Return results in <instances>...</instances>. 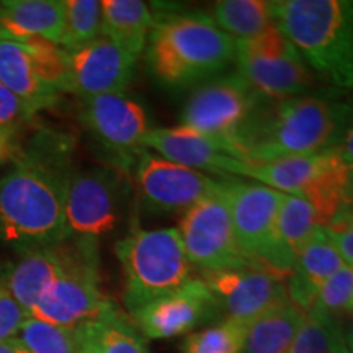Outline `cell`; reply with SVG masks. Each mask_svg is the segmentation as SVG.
I'll use <instances>...</instances> for the list:
<instances>
[{
  "label": "cell",
  "mask_w": 353,
  "mask_h": 353,
  "mask_svg": "<svg viewBox=\"0 0 353 353\" xmlns=\"http://www.w3.org/2000/svg\"><path fill=\"white\" fill-rule=\"evenodd\" d=\"M353 298V267L345 265L322 285L314 303L316 307L335 316L347 309Z\"/></svg>",
  "instance_id": "obj_32"
},
{
  "label": "cell",
  "mask_w": 353,
  "mask_h": 353,
  "mask_svg": "<svg viewBox=\"0 0 353 353\" xmlns=\"http://www.w3.org/2000/svg\"><path fill=\"white\" fill-rule=\"evenodd\" d=\"M348 190H350V198H353V169H350V175H348Z\"/></svg>",
  "instance_id": "obj_40"
},
{
  "label": "cell",
  "mask_w": 353,
  "mask_h": 353,
  "mask_svg": "<svg viewBox=\"0 0 353 353\" xmlns=\"http://www.w3.org/2000/svg\"><path fill=\"white\" fill-rule=\"evenodd\" d=\"M245 164V162H244ZM350 169L337 148L309 156L280 157L275 161L245 164L244 179H252L285 195L301 196L321 214L327 226L350 198Z\"/></svg>",
  "instance_id": "obj_7"
},
{
  "label": "cell",
  "mask_w": 353,
  "mask_h": 353,
  "mask_svg": "<svg viewBox=\"0 0 353 353\" xmlns=\"http://www.w3.org/2000/svg\"><path fill=\"white\" fill-rule=\"evenodd\" d=\"M226 193L234 234L245 257L280 280H288L293 267L276 247L275 228L285 193L262 183L242 182L229 176Z\"/></svg>",
  "instance_id": "obj_9"
},
{
  "label": "cell",
  "mask_w": 353,
  "mask_h": 353,
  "mask_svg": "<svg viewBox=\"0 0 353 353\" xmlns=\"http://www.w3.org/2000/svg\"><path fill=\"white\" fill-rule=\"evenodd\" d=\"M30 316L0 281V342L17 337Z\"/></svg>",
  "instance_id": "obj_35"
},
{
  "label": "cell",
  "mask_w": 353,
  "mask_h": 353,
  "mask_svg": "<svg viewBox=\"0 0 353 353\" xmlns=\"http://www.w3.org/2000/svg\"><path fill=\"white\" fill-rule=\"evenodd\" d=\"M114 254L125 273L123 298L131 314L193 278V265L176 228L132 229L117 242Z\"/></svg>",
  "instance_id": "obj_5"
},
{
  "label": "cell",
  "mask_w": 353,
  "mask_h": 353,
  "mask_svg": "<svg viewBox=\"0 0 353 353\" xmlns=\"http://www.w3.org/2000/svg\"><path fill=\"white\" fill-rule=\"evenodd\" d=\"M244 325L221 321L218 324L190 334L182 342V353H242Z\"/></svg>",
  "instance_id": "obj_31"
},
{
  "label": "cell",
  "mask_w": 353,
  "mask_h": 353,
  "mask_svg": "<svg viewBox=\"0 0 353 353\" xmlns=\"http://www.w3.org/2000/svg\"><path fill=\"white\" fill-rule=\"evenodd\" d=\"M143 149L198 172H211L219 179H239L244 174V162L224 151L223 145L200 132L185 126L149 130L143 139Z\"/></svg>",
  "instance_id": "obj_18"
},
{
  "label": "cell",
  "mask_w": 353,
  "mask_h": 353,
  "mask_svg": "<svg viewBox=\"0 0 353 353\" xmlns=\"http://www.w3.org/2000/svg\"><path fill=\"white\" fill-rule=\"evenodd\" d=\"M322 228H325L324 221L311 203L301 196L285 195L278 211L275 241L293 270L298 255Z\"/></svg>",
  "instance_id": "obj_24"
},
{
  "label": "cell",
  "mask_w": 353,
  "mask_h": 353,
  "mask_svg": "<svg viewBox=\"0 0 353 353\" xmlns=\"http://www.w3.org/2000/svg\"><path fill=\"white\" fill-rule=\"evenodd\" d=\"M34 113L13 92L0 83V136L17 141L19 132L32 121Z\"/></svg>",
  "instance_id": "obj_33"
},
{
  "label": "cell",
  "mask_w": 353,
  "mask_h": 353,
  "mask_svg": "<svg viewBox=\"0 0 353 353\" xmlns=\"http://www.w3.org/2000/svg\"><path fill=\"white\" fill-rule=\"evenodd\" d=\"M145 57L159 82L179 88L216 76L236 57V39L205 12L154 13Z\"/></svg>",
  "instance_id": "obj_3"
},
{
  "label": "cell",
  "mask_w": 353,
  "mask_h": 353,
  "mask_svg": "<svg viewBox=\"0 0 353 353\" xmlns=\"http://www.w3.org/2000/svg\"><path fill=\"white\" fill-rule=\"evenodd\" d=\"M347 347H348V352L353 353V339L348 337V335H347Z\"/></svg>",
  "instance_id": "obj_41"
},
{
  "label": "cell",
  "mask_w": 353,
  "mask_h": 353,
  "mask_svg": "<svg viewBox=\"0 0 353 353\" xmlns=\"http://www.w3.org/2000/svg\"><path fill=\"white\" fill-rule=\"evenodd\" d=\"M0 83L19 97L34 114L52 108L59 99V92L52 90L38 77L25 44L12 39H0Z\"/></svg>",
  "instance_id": "obj_22"
},
{
  "label": "cell",
  "mask_w": 353,
  "mask_h": 353,
  "mask_svg": "<svg viewBox=\"0 0 353 353\" xmlns=\"http://www.w3.org/2000/svg\"><path fill=\"white\" fill-rule=\"evenodd\" d=\"M20 148L17 144V141L7 139L3 136H0V165L6 164L8 161H15L19 156Z\"/></svg>",
  "instance_id": "obj_37"
},
{
  "label": "cell",
  "mask_w": 353,
  "mask_h": 353,
  "mask_svg": "<svg viewBox=\"0 0 353 353\" xmlns=\"http://www.w3.org/2000/svg\"><path fill=\"white\" fill-rule=\"evenodd\" d=\"M72 143L39 131L0 179V242L20 254L65 241L64 208Z\"/></svg>",
  "instance_id": "obj_1"
},
{
  "label": "cell",
  "mask_w": 353,
  "mask_h": 353,
  "mask_svg": "<svg viewBox=\"0 0 353 353\" xmlns=\"http://www.w3.org/2000/svg\"><path fill=\"white\" fill-rule=\"evenodd\" d=\"M64 15L63 50L74 52L101 37V2L64 0Z\"/></svg>",
  "instance_id": "obj_29"
},
{
  "label": "cell",
  "mask_w": 353,
  "mask_h": 353,
  "mask_svg": "<svg viewBox=\"0 0 353 353\" xmlns=\"http://www.w3.org/2000/svg\"><path fill=\"white\" fill-rule=\"evenodd\" d=\"M79 117L92 138L105 151L114 154L121 167L131 165L143 151V139L149 131L148 114L128 95L107 94L83 99Z\"/></svg>",
  "instance_id": "obj_15"
},
{
  "label": "cell",
  "mask_w": 353,
  "mask_h": 353,
  "mask_svg": "<svg viewBox=\"0 0 353 353\" xmlns=\"http://www.w3.org/2000/svg\"><path fill=\"white\" fill-rule=\"evenodd\" d=\"M131 316L144 337L157 341L185 335L205 322L219 319L213 293L201 278H192L179 290L144 304Z\"/></svg>",
  "instance_id": "obj_16"
},
{
  "label": "cell",
  "mask_w": 353,
  "mask_h": 353,
  "mask_svg": "<svg viewBox=\"0 0 353 353\" xmlns=\"http://www.w3.org/2000/svg\"><path fill=\"white\" fill-rule=\"evenodd\" d=\"M234 61L239 76L263 99H293L316 87V74L275 23L252 38L236 39Z\"/></svg>",
  "instance_id": "obj_8"
},
{
  "label": "cell",
  "mask_w": 353,
  "mask_h": 353,
  "mask_svg": "<svg viewBox=\"0 0 353 353\" xmlns=\"http://www.w3.org/2000/svg\"><path fill=\"white\" fill-rule=\"evenodd\" d=\"M63 267L61 244L21 254L0 278L21 307L32 314L34 306L54 283Z\"/></svg>",
  "instance_id": "obj_21"
},
{
  "label": "cell",
  "mask_w": 353,
  "mask_h": 353,
  "mask_svg": "<svg viewBox=\"0 0 353 353\" xmlns=\"http://www.w3.org/2000/svg\"><path fill=\"white\" fill-rule=\"evenodd\" d=\"M138 57L100 37L81 50L69 52V87L81 99L125 94L134 76Z\"/></svg>",
  "instance_id": "obj_17"
},
{
  "label": "cell",
  "mask_w": 353,
  "mask_h": 353,
  "mask_svg": "<svg viewBox=\"0 0 353 353\" xmlns=\"http://www.w3.org/2000/svg\"><path fill=\"white\" fill-rule=\"evenodd\" d=\"M272 13L312 72L335 90L353 92V2L278 0Z\"/></svg>",
  "instance_id": "obj_4"
},
{
  "label": "cell",
  "mask_w": 353,
  "mask_h": 353,
  "mask_svg": "<svg viewBox=\"0 0 353 353\" xmlns=\"http://www.w3.org/2000/svg\"><path fill=\"white\" fill-rule=\"evenodd\" d=\"M0 353H30V352L19 337H13V339H8V341L0 342Z\"/></svg>",
  "instance_id": "obj_38"
},
{
  "label": "cell",
  "mask_w": 353,
  "mask_h": 353,
  "mask_svg": "<svg viewBox=\"0 0 353 353\" xmlns=\"http://www.w3.org/2000/svg\"><path fill=\"white\" fill-rule=\"evenodd\" d=\"M201 280L213 293L219 319L244 327L265 312L290 301L285 281L254 262L203 272Z\"/></svg>",
  "instance_id": "obj_13"
},
{
  "label": "cell",
  "mask_w": 353,
  "mask_h": 353,
  "mask_svg": "<svg viewBox=\"0 0 353 353\" xmlns=\"http://www.w3.org/2000/svg\"><path fill=\"white\" fill-rule=\"evenodd\" d=\"M229 179V176H228ZM192 208L180 219V237L185 252L193 267L201 272L239 267L252 260L245 257L234 234L231 210L226 193V180Z\"/></svg>",
  "instance_id": "obj_11"
},
{
  "label": "cell",
  "mask_w": 353,
  "mask_h": 353,
  "mask_svg": "<svg viewBox=\"0 0 353 353\" xmlns=\"http://www.w3.org/2000/svg\"><path fill=\"white\" fill-rule=\"evenodd\" d=\"M348 311H350V312H353V298H352V301H350V304H348Z\"/></svg>",
  "instance_id": "obj_42"
},
{
  "label": "cell",
  "mask_w": 353,
  "mask_h": 353,
  "mask_svg": "<svg viewBox=\"0 0 353 353\" xmlns=\"http://www.w3.org/2000/svg\"><path fill=\"white\" fill-rule=\"evenodd\" d=\"M128 185L113 167L74 172L64 208L65 239H99L112 232L121 218Z\"/></svg>",
  "instance_id": "obj_10"
},
{
  "label": "cell",
  "mask_w": 353,
  "mask_h": 353,
  "mask_svg": "<svg viewBox=\"0 0 353 353\" xmlns=\"http://www.w3.org/2000/svg\"><path fill=\"white\" fill-rule=\"evenodd\" d=\"M17 337L30 353H76L82 343L83 327L68 329L28 317Z\"/></svg>",
  "instance_id": "obj_30"
},
{
  "label": "cell",
  "mask_w": 353,
  "mask_h": 353,
  "mask_svg": "<svg viewBox=\"0 0 353 353\" xmlns=\"http://www.w3.org/2000/svg\"><path fill=\"white\" fill-rule=\"evenodd\" d=\"M87 330L100 353H149L143 335L113 304Z\"/></svg>",
  "instance_id": "obj_28"
},
{
  "label": "cell",
  "mask_w": 353,
  "mask_h": 353,
  "mask_svg": "<svg viewBox=\"0 0 353 353\" xmlns=\"http://www.w3.org/2000/svg\"><path fill=\"white\" fill-rule=\"evenodd\" d=\"M337 151L341 154L342 161L348 165V169H353V118L350 125L347 126V131L343 134L341 144H339Z\"/></svg>",
  "instance_id": "obj_36"
},
{
  "label": "cell",
  "mask_w": 353,
  "mask_h": 353,
  "mask_svg": "<svg viewBox=\"0 0 353 353\" xmlns=\"http://www.w3.org/2000/svg\"><path fill=\"white\" fill-rule=\"evenodd\" d=\"M353 118V100L343 92L262 99L237 131L232 156L245 164L309 156L339 148Z\"/></svg>",
  "instance_id": "obj_2"
},
{
  "label": "cell",
  "mask_w": 353,
  "mask_h": 353,
  "mask_svg": "<svg viewBox=\"0 0 353 353\" xmlns=\"http://www.w3.org/2000/svg\"><path fill=\"white\" fill-rule=\"evenodd\" d=\"M288 353H350L347 337L335 316L312 306L304 319Z\"/></svg>",
  "instance_id": "obj_27"
},
{
  "label": "cell",
  "mask_w": 353,
  "mask_h": 353,
  "mask_svg": "<svg viewBox=\"0 0 353 353\" xmlns=\"http://www.w3.org/2000/svg\"><path fill=\"white\" fill-rule=\"evenodd\" d=\"M154 25L152 8L141 0H103L101 2V37L139 57L148 44Z\"/></svg>",
  "instance_id": "obj_23"
},
{
  "label": "cell",
  "mask_w": 353,
  "mask_h": 353,
  "mask_svg": "<svg viewBox=\"0 0 353 353\" xmlns=\"http://www.w3.org/2000/svg\"><path fill=\"white\" fill-rule=\"evenodd\" d=\"M64 20V0H6L0 2V39L43 38L61 46Z\"/></svg>",
  "instance_id": "obj_20"
},
{
  "label": "cell",
  "mask_w": 353,
  "mask_h": 353,
  "mask_svg": "<svg viewBox=\"0 0 353 353\" xmlns=\"http://www.w3.org/2000/svg\"><path fill=\"white\" fill-rule=\"evenodd\" d=\"M214 23L234 39H247L272 26V2L265 0H221L213 6Z\"/></svg>",
  "instance_id": "obj_26"
},
{
  "label": "cell",
  "mask_w": 353,
  "mask_h": 353,
  "mask_svg": "<svg viewBox=\"0 0 353 353\" xmlns=\"http://www.w3.org/2000/svg\"><path fill=\"white\" fill-rule=\"evenodd\" d=\"M61 252V273L30 316L61 327H85L112 306L100 286L99 244L97 239H65Z\"/></svg>",
  "instance_id": "obj_6"
},
{
  "label": "cell",
  "mask_w": 353,
  "mask_h": 353,
  "mask_svg": "<svg viewBox=\"0 0 353 353\" xmlns=\"http://www.w3.org/2000/svg\"><path fill=\"white\" fill-rule=\"evenodd\" d=\"M324 231L347 265L353 267V198L339 210Z\"/></svg>",
  "instance_id": "obj_34"
},
{
  "label": "cell",
  "mask_w": 353,
  "mask_h": 353,
  "mask_svg": "<svg viewBox=\"0 0 353 353\" xmlns=\"http://www.w3.org/2000/svg\"><path fill=\"white\" fill-rule=\"evenodd\" d=\"M345 265V260L322 228L298 255L286 285L290 301L303 312L309 311L314 306L322 285Z\"/></svg>",
  "instance_id": "obj_19"
},
{
  "label": "cell",
  "mask_w": 353,
  "mask_h": 353,
  "mask_svg": "<svg viewBox=\"0 0 353 353\" xmlns=\"http://www.w3.org/2000/svg\"><path fill=\"white\" fill-rule=\"evenodd\" d=\"M76 353H100L99 348H97V345H95V342L92 341L90 334H88L87 325H85V327H83L82 343H81V347H79V350Z\"/></svg>",
  "instance_id": "obj_39"
},
{
  "label": "cell",
  "mask_w": 353,
  "mask_h": 353,
  "mask_svg": "<svg viewBox=\"0 0 353 353\" xmlns=\"http://www.w3.org/2000/svg\"><path fill=\"white\" fill-rule=\"evenodd\" d=\"M348 337H352V339H353V329H352V334H350V335H348Z\"/></svg>",
  "instance_id": "obj_43"
},
{
  "label": "cell",
  "mask_w": 353,
  "mask_h": 353,
  "mask_svg": "<svg viewBox=\"0 0 353 353\" xmlns=\"http://www.w3.org/2000/svg\"><path fill=\"white\" fill-rule=\"evenodd\" d=\"M262 99L239 74L214 77L190 95L182 110V126L216 141L232 156L237 131Z\"/></svg>",
  "instance_id": "obj_12"
},
{
  "label": "cell",
  "mask_w": 353,
  "mask_h": 353,
  "mask_svg": "<svg viewBox=\"0 0 353 353\" xmlns=\"http://www.w3.org/2000/svg\"><path fill=\"white\" fill-rule=\"evenodd\" d=\"M134 182L144 206L157 213L187 211L223 185L224 179H211L143 149L134 162Z\"/></svg>",
  "instance_id": "obj_14"
},
{
  "label": "cell",
  "mask_w": 353,
  "mask_h": 353,
  "mask_svg": "<svg viewBox=\"0 0 353 353\" xmlns=\"http://www.w3.org/2000/svg\"><path fill=\"white\" fill-rule=\"evenodd\" d=\"M304 312L288 301L247 325L242 353H288Z\"/></svg>",
  "instance_id": "obj_25"
}]
</instances>
